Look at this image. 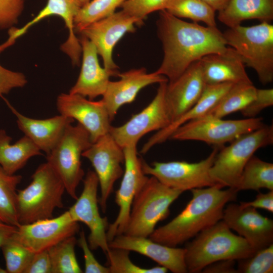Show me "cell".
<instances>
[{"label":"cell","instance_id":"obj_1","mask_svg":"<svg viewBox=\"0 0 273 273\" xmlns=\"http://www.w3.org/2000/svg\"><path fill=\"white\" fill-rule=\"evenodd\" d=\"M157 25L164 57L155 72L165 76L168 82L175 80L203 57L224 53L229 48L222 33L216 27L186 22L165 10L160 11Z\"/></svg>","mask_w":273,"mask_h":273},{"label":"cell","instance_id":"obj_2","mask_svg":"<svg viewBox=\"0 0 273 273\" xmlns=\"http://www.w3.org/2000/svg\"><path fill=\"white\" fill-rule=\"evenodd\" d=\"M223 188L215 185L191 190L192 198L184 209L168 223L155 229L149 238L175 247L222 220L225 205L236 199L238 192Z\"/></svg>","mask_w":273,"mask_h":273},{"label":"cell","instance_id":"obj_3","mask_svg":"<svg viewBox=\"0 0 273 273\" xmlns=\"http://www.w3.org/2000/svg\"><path fill=\"white\" fill-rule=\"evenodd\" d=\"M188 272H201L206 266L221 260H240L255 251L242 237L234 234L223 220L204 229L186 247Z\"/></svg>","mask_w":273,"mask_h":273},{"label":"cell","instance_id":"obj_4","mask_svg":"<svg viewBox=\"0 0 273 273\" xmlns=\"http://www.w3.org/2000/svg\"><path fill=\"white\" fill-rule=\"evenodd\" d=\"M24 189L17 190V212L21 224L53 217L56 208L64 207V185L48 162L39 165Z\"/></svg>","mask_w":273,"mask_h":273},{"label":"cell","instance_id":"obj_5","mask_svg":"<svg viewBox=\"0 0 273 273\" xmlns=\"http://www.w3.org/2000/svg\"><path fill=\"white\" fill-rule=\"evenodd\" d=\"M226 45L234 49L244 65L253 69L265 85L273 80V25L269 22L229 28L222 33Z\"/></svg>","mask_w":273,"mask_h":273},{"label":"cell","instance_id":"obj_6","mask_svg":"<svg viewBox=\"0 0 273 273\" xmlns=\"http://www.w3.org/2000/svg\"><path fill=\"white\" fill-rule=\"evenodd\" d=\"M183 193L154 176L149 177L135 196L124 234L149 237L158 222L169 214V207Z\"/></svg>","mask_w":273,"mask_h":273},{"label":"cell","instance_id":"obj_7","mask_svg":"<svg viewBox=\"0 0 273 273\" xmlns=\"http://www.w3.org/2000/svg\"><path fill=\"white\" fill-rule=\"evenodd\" d=\"M272 143V125H265L239 136L218 151L210 169L211 177L223 188L238 191L243 170L248 160L258 149Z\"/></svg>","mask_w":273,"mask_h":273},{"label":"cell","instance_id":"obj_8","mask_svg":"<svg viewBox=\"0 0 273 273\" xmlns=\"http://www.w3.org/2000/svg\"><path fill=\"white\" fill-rule=\"evenodd\" d=\"M92 144L89 133L81 125L71 124L47 154V162L62 181L65 191L75 200L78 198L77 187L84 175L81 157Z\"/></svg>","mask_w":273,"mask_h":273},{"label":"cell","instance_id":"obj_9","mask_svg":"<svg viewBox=\"0 0 273 273\" xmlns=\"http://www.w3.org/2000/svg\"><path fill=\"white\" fill-rule=\"evenodd\" d=\"M265 125L259 117L223 120L205 114L180 126L169 139L198 141L220 147Z\"/></svg>","mask_w":273,"mask_h":273},{"label":"cell","instance_id":"obj_10","mask_svg":"<svg viewBox=\"0 0 273 273\" xmlns=\"http://www.w3.org/2000/svg\"><path fill=\"white\" fill-rule=\"evenodd\" d=\"M218 148L215 147L207 158L196 163L174 161L154 162L149 165L142 159V168L146 175L154 176L167 187L183 192L193 189L220 185L210 175V169Z\"/></svg>","mask_w":273,"mask_h":273},{"label":"cell","instance_id":"obj_11","mask_svg":"<svg viewBox=\"0 0 273 273\" xmlns=\"http://www.w3.org/2000/svg\"><path fill=\"white\" fill-rule=\"evenodd\" d=\"M82 157L89 161L97 175L101 190L99 203L105 213L114 185L123 174L121 165L124 160L123 148L108 132L92 143Z\"/></svg>","mask_w":273,"mask_h":273},{"label":"cell","instance_id":"obj_12","mask_svg":"<svg viewBox=\"0 0 273 273\" xmlns=\"http://www.w3.org/2000/svg\"><path fill=\"white\" fill-rule=\"evenodd\" d=\"M167 83H159L155 97L142 111L122 125L111 126L109 132L121 147L137 144L145 134L165 128L171 123L165 98Z\"/></svg>","mask_w":273,"mask_h":273},{"label":"cell","instance_id":"obj_13","mask_svg":"<svg viewBox=\"0 0 273 273\" xmlns=\"http://www.w3.org/2000/svg\"><path fill=\"white\" fill-rule=\"evenodd\" d=\"M99 180L95 172L88 170L83 180L82 191L68 211L77 222L84 223L90 231L87 242L92 250L100 248L106 254L109 249L107 237L108 222L101 217L99 209Z\"/></svg>","mask_w":273,"mask_h":273},{"label":"cell","instance_id":"obj_14","mask_svg":"<svg viewBox=\"0 0 273 273\" xmlns=\"http://www.w3.org/2000/svg\"><path fill=\"white\" fill-rule=\"evenodd\" d=\"M136 145L137 144H132L123 148L125 168L115 198L119 211L115 220L108 225V242L124 233L133 199L149 178L143 171L142 159L138 155Z\"/></svg>","mask_w":273,"mask_h":273},{"label":"cell","instance_id":"obj_15","mask_svg":"<svg viewBox=\"0 0 273 273\" xmlns=\"http://www.w3.org/2000/svg\"><path fill=\"white\" fill-rule=\"evenodd\" d=\"M68 210L58 217L21 224L12 238L33 253L48 250L79 231Z\"/></svg>","mask_w":273,"mask_h":273},{"label":"cell","instance_id":"obj_16","mask_svg":"<svg viewBox=\"0 0 273 273\" xmlns=\"http://www.w3.org/2000/svg\"><path fill=\"white\" fill-rule=\"evenodd\" d=\"M135 25H141L139 20L122 10L85 27L79 33L95 45L103 60L104 67L117 71L118 66L113 59V51L119 40L127 32L135 31Z\"/></svg>","mask_w":273,"mask_h":273},{"label":"cell","instance_id":"obj_17","mask_svg":"<svg viewBox=\"0 0 273 273\" xmlns=\"http://www.w3.org/2000/svg\"><path fill=\"white\" fill-rule=\"evenodd\" d=\"M81 7L77 0H48L45 7L37 15L22 27L18 28L12 27L9 28L8 38L0 44V53L13 45L32 25L46 17L57 15L63 19L69 31L68 38L61 45V49L69 57L73 65L78 66L80 63L82 49L79 39L75 34L74 21Z\"/></svg>","mask_w":273,"mask_h":273},{"label":"cell","instance_id":"obj_18","mask_svg":"<svg viewBox=\"0 0 273 273\" xmlns=\"http://www.w3.org/2000/svg\"><path fill=\"white\" fill-rule=\"evenodd\" d=\"M60 114L76 120L89 133L92 143L108 133L111 121L102 100H87L77 94L62 93L57 99Z\"/></svg>","mask_w":273,"mask_h":273},{"label":"cell","instance_id":"obj_19","mask_svg":"<svg viewBox=\"0 0 273 273\" xmlns=\"http://www.w3.org/2000/svg\"><path fill=\"white\" fill-rule=\"evenodd\" d=\"M222 220L244 238L255 252L272 243V220L262 216L254 207L229 204L223 210Z\"/></svg>","mask_w":273,"mask_h":273},{"label":"cell","instance_id":"obj_20","mask_svg":"<svg viewBox=\"0 0 273 273\" xmlns=\"http://www.w3.org/2000/svg\"><path fill=\"white\" fill-rule=\"evenodd\" d=\"M118 76L120 78L119 80L109 81L102 99L111 121L122 106L135 100L142 89L152 84L168 81L165 76L155 71L148 73L144 68L119 73Z\"/></svg>","mask_w":273,"mask_h":273},{"label":"cell","instance_id":"obj_21","mask_svg":"<svg viewBox=\"0 0 273 273\" xmlns=\"http://www.w3.org/2000/svg\"><path fill=\"white\" fill-rule=\"evenodd\" d=\"M205 85L199 60L192 63L175 80L167 83L165 98L171 122L196 103Z\"/></svg>","mask_w":273,"mask_h":273},{"label":"cell","instance_id":"obj_22","mask_svg":"<svg viewBox=\"0 0 273 273\" xmlns=\"http://www.w3.org/2000/svg\"><path fill=\"white\" fill-rule=\"evenodd\" d=\"M82 49V62L77 80L69 93L87 97L93 100L105 93L110 77L118 76L119 72L102 67L99 62L97 49L85 36L78 38Z\"/></svg>","mask_w":273,"mask_h":273},{"label":"cell","instance_id":"obj_23","mask_svg":"<svg viewBox=\"0 0 273 273\" xmlns=\"http://www.w3.org/2000/svg\"><path fill=\"white\" fill-rule=\"evenodd\" d=\"M109 248H121L146 256L174 273L188 272L186 249L169 247L156 242L149 237L121 234L109 242Z\"/></svg>","mask_w":273,"mask_h":273},{"label":"cell","instance_id":"obj_24","mask_svg":"<svg viewBox=\"0 0 273 273\" xmlns=\"http://www.w3.org/2000/svg\"><path fill=\"white\" fill-rule=\"evenodd\" d=\"M5 101L16 117L19 129L47 154L57 144L66 127L74 120L61 114L44 119L29 118L20 113L8 101Z\"/></svg>","mask_w":273,"mask_h":273},{"label":"cell","instance_id":"obj_25","mask_svg":"<svg viewBox=\"0 0 273 273\" xmlns=\"http://www.w3.org/2000/svg\"><path fill=\"white\" fill-rule=\"evenodd\" d=\"M199 62L206 84L252 82L240 56L230 47L224 53L208 54Z\"/></svg>","mask_w":273,"mask_h":273},{"label":"cell","instance_id":"obj_26","mask_svg":"<svg viewBox=\"0 0 273 273\" xmlns=\"http://www.w3.org/2000/svg\"><path fill=\"white\" fill-rule=\"evenodd\" d=\"M233 84L226 82L206 84L201 97L196 103L166 127L158 130L153 134L144 145L141 153L146 154L155 145L169 139L172 133L181 125L206 114L218 103Z\"/></svg>","mask_w":273,"mask_h":273},{"label":"cell","instance_id":"obj_27","mask_svg":"<svg viewBox=\"0 0 273 273\" xmlns=\"http://www.w3.org/2000/svg\"><path fill=\"white\" fill-rule=\"evenodd\" d=\"M218 19L229 28L249 19L269 23L273 19V0H230L218 12Z\"/></svg>","mask_w":273,"mask_h":273},{"label":"cell","instance_id":"obj_28","mask_svg":"<svg viewBox=\"0 0 273 273\" xmlns=\"http://www.w3.org/2000/svg\"><path fill=\"white\" fill-rule=\"evenodd\" d=\"M12 138L0 129V166L10 175L15 174L32 157L41 155V151L26 136L11 144Z\"/></svg>","mask_w":273,"mask_h":273},{"label":"cell","instance_id":"obj_29","mask_svg":"<svg viewBox=\"0 0 273 273\" xmlns=\"http://www.w3.org/2000/svg\"><path fill=\"white\" fill-rule=\"evenodd\" d=\"M256 90L252 82L234 83L206 114L222 118L231 113L241 111L255 98Z\"/></svg>","mask_w":273,"mask_h":273},{"label":"cell","instance_id":"obj_30","mask_svg":"<svg viewBox=\"0 0 273 273\" xmlns=\"http://www.w3.org/2000/svg\"><path fill=\"white\" fill-rule=\"evenodd\" d=\"M273 190V164L253 155L243 170L238 191Z\"/></svg>","mask_w":273,"mask_h":273},{"label":"cell","instance_id":"obj_31","mask_svg":"<svg viewBox=\"0 0 273 273\" xmlns=\"http://www.w3.org/2000/svg\"><path fill=\"white\" fill-rule=\"evenodd\" d=\"M22 176L10 175L0 166V221L18 226L17 187Z\"/></svg>","mask_w":273,"mask_h":273},{"label":"cell","instance_id":"obj_32","mask_svg":"<svg viewBox=\"0 0 273 273\" xmlns=\"http://www.w3.org/2000/svg\"><path fill=\"white\" fill-rule=\"evenodd\" d=\"M164 10L178 18H188L216 27L215 11L202 0H168Z\"/></svg>","mask_w":273,"mask_h":273},{"label":"cell","instance_id":"obj_33","mask_svg":"<svg viewBox=\"0 0 273 273\" xmlns=\"http://www.w3.org/2000/svg\"><path fill=\"white\" fill-rule=\"evenodd\" d=\"M77 240L75 236L68 237L48 250L51 273H81L76 257L75 247Z\"/></svg>","mask_w":273,"mask_h":273},{"label":"cell","instance_id":"obj_34","mask_svg":"<svg viewBox=\"0 0 273 273\" xmlns=\"http://www.w3.org/2000/svg\"><path fill=\"white\" fill-rule=\"evenodd\" d=\"M126 0H91L81 7L74 18L75 31L96 21L104 18L114 12Z\"/></svg>","mask_w":273,"mask_h":273},{"label":"cell","instance_id":"obj_35","mask_svg":"<svg viewBox=\"0 0 273 273\" xmlns=\"http://www.w3.org/2000/svg\"><path fill=\"white\" fill-rule=\"evenodd\" d=\"M130 251L121 248H110L106 255L110 273H166L162 266L143 268L135 265L129 258Z\"/></svg>","mask_w":273,"mask_h":273},{"label":"cell","instance_id":"obj_36","mask_svg":"<svg viewBox=\"0 0 273 273\" xmlns=\"http://www.w3.org/2000/svg\"><path fill=\"white\" fill-rule=\"evenodd\" d=\"M9 273H24L34 253L30 251L12 238L1 248Z\"/></svg>","mask_w":273,"mask_h":273},{"label":"cell","instance_id":"obj_37","mask_svg":"<svg viewBox=\"0 0 273 273\" xmlns=\"http://www.w3.org/2000/svg\"><path fill=\"white\" fill-rule=\"evenodd\" d=\"M238 272L272 273L273 244L254 252L250 256L238 260Z\"/></svg>","mask_w":273,"mask_h":273},{"label":"cell","instance_id":"obj_38","mask_svg":"<svg viewBox=\"0 0 273 273\" xmlns=\"http://www.w3.org/2000/svg\"><path fill=\"white\" fill-rule=\"evenodd\" d=\"M168 0H126L121 6L122 10L138 19L141 24L150 13L164 10Z\"/></svg>","mask_w":273,"mask_h":273},{"label":"cell","instance_id":"obj_39","mask_svg":"<svg viewBox=\"0 0 273 273\" xmlns=\"http://www.w3.org/2000/svg\"><path fill=\"white\" fill-rule=\"evenodd\" d=\"M25 0H0V30L17 24L24 7Z\"/></svg>","mask_w":273,"mask_h":273},{"label":"cell","instance_id":"obj_40","mask_svg":"<svg viewBox=\"0 0 273 273\" xmlns=\"http://www.w3.org/2000/svg\"><path fill=\"white\" fill-rule=\"evenodd\" d=\"M273 105V89L257 88L255 98L241 112L247 118H255L264 109Z\"/></svg>","mask_w":273,"mask_h":273},{"label":"cell","instance_id":"obj_41","mask_svg":"<svg viewBox=\"0 0 273 273\" xmlns=\"http://www.w3.org/2000/svg\"><path fill=\"white\" fill-rule=\"evenodd\" d=\"M77 243L81 248L84 259V272L85 273H110L108 266L100 264L94 256L90 248L84 232L79 233Z\"/></svg>","mask_w":273,"mask_h":273},{"label":"cell","instance_id":"obj_42","mask_svg":"<svg viewBox=\"0 0 273 273\" xmlns=\"http://www.w3.org/2000/svg\"><path fill=\"white\" fill-rule=\"evenodd\" d=\"M27 83L23 73L8 70L0 65V97L13 88L24 87Z\"/></svg>","mask_w":273,"mask_h":273},{"label":"cell","instance_id":"obj_43","mask_svg":"<svg viewBox=\"0 0 273 273\" xmlns=\"http://www.w3.org/2000/svg\"><path fill=\"white\" fill-rule=\"evenodd\" d=\"M51 263L48 250L34 253L24 273H51Z\"/></svg>","mask_w":273,"mask_h":273},{"label":"cell","instance_id":"obj_44","mask_svg":"<svg viewBox=\"0 0 273 273\" xmlns=\"http://www.w3.org/2000/svg\"><path fill=\"white\" fill-rule=\"evenodd\" d=\"M243 206H251L255 208L263 209L272 213L273 212V190L266 193H259L254 200L251 202H242Z\"/></svg>","mask_w":273,"mask_h":273},{"label":"cell","instance_id":"obj_45","mask_svg":"<svg viewBox=\"0 0 273 273\" xmlns=\"http://www.w3.org/2000/svg\"><path fill=\"white\" fill-rule=\"evenodd\" d=\"M235 265L234 260H221L208 265L202 271L206 273H236L238 271Z\"/></svg>","mask_w":273,"mask_h":273},{"label":"cell","instance_id":"obj_46","mask_svg":"<svg viewBox=\"0 0 273 273\" xmlns=\"http://www.w3.org/2000/svg\"><path fill=\"white\" fill-rule=\"evenodd\" d=\"M17 226L0 221V248L16 232Z\"/></svg>","mask_w":273,"mask_h":273},{"label":"cell","instance_id":"obj_47","mask_svg":"<svg viewBox=\"0 0 273 273\" xmlns=\"http://www.w3.org/2000/svg\"><path fill=\"white\" fill-rule=\"evenodd\" d=\"M211 7L215 12L222 10L230 0H202Z\"/></svg>","mask_w":273,"mask_h":273},{"label":"cell","instance_id":"obj_48","mask_svg":"<svg viewBox=\"0 0 273 273\" xmlns=\"http://www.w3.org/2000/svg\"><path fill=\"white\" fill-rule=\"evenodd\" d=\"M81 6V7L88 3L91 0H77Z\"/></svg>","mask_w":273,"mask_h":273},{"label":"cell","instance_id":"obj_49","mask_svg":"<svg viewBox=\"0 0 273 273\" xmlns=\"http://www.w3.org/2000/svg\"><path fill=\"white\" fill-rule=\"evenodd\" d=\"M0 272L4 273V272H7L6 269H4L2 268L0 266Z\"/></svg>","mask_w":273,"mask_h":273}]
</instances>
